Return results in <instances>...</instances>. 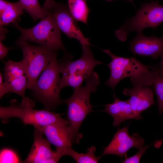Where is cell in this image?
<instances>
[{"instance_id":"6da1fadb","label":"cell","mask_w":163,"mask_h":163,"mask_svg":"<svg viewBox=\"0 0 163 163\" xmlns=\"http://www.w3.org/2000/svg\"><path fill=\"white\" fill-rule=\"evenodd\" d=\"M101 50L111 59V62L107 65L110 75L105 85L113 89L120 80L127 77L130 78L133 86H150L159 75L158 68L149 70L147 66L134 58L117 56L108 49Z\"/></svg>"},{"instance_id":"7a4b0ae2","label":"cell","mask_w":163,"mask_h":163,"mask_svg":"<svg viewBox=\"0 0 163 163\" xmlns=\"http://www.w3.org/2000/svg\"><path fill=\"white\" fill-rule=\"evenodd\" d=\"M84 86L74 90L72 95L62 101L67 105V118L71 130V142L78 143L82 135L79 132L80 127L87 116L91 111L93 106L90 101L91 92H95L99 84L98 74L94 71L85 79Z\"/></svg>"},{"instance_id":"3957f363","label":"cell","mask_w":163,"mask_h":163,"mask_svg":"<svg viewBox=\"0 0 163 163\" xmlns=\"http://www.w3.org/2000/svg\"><path fill=\"white\" fill-rule=\"evenodd\" d=\"M8 106L0 107V118L4 122L12 117L20 119L25 124L39 129L63 119L59 114L47 109H34L35 103L28 97L22 98L20 103L15 99L9 102Z\"/></svg>"},{"instance_id":"277c9868","label":"cell","mask_w":163,"mask_h":163,"mask_svg":"<svg viewBox=\"0 0 163 163\" xmlns=\"http://www.w3.org/2000/svg\"><path fill=\"white\" fill-rule=\"evenodd\" d=\"M47 11L48 14L40 18V22L32 27L22 28L16 22L14 25L20 31L21 36L27 41L55 50H62L64 52L65 55L70 54L67 53L62 43L61 31L54 16Z\"/></svg>"},{"instance_id":"5b68a950","label":"cell","mask_w":163,"mask_h":163,"mask_svg":"<svg viewBox=\"0 0 163 163\" xmlns=\"http://www.w3.org/2000/svg\"><path fill=\"white\" fill-rule=\"evenodd\" d=\"M60 74L56 57L42 72L31 90L40 102L50 110L63 102L60 97Z\"/></svg>"},{"instance_id":"8992f818","label":"cell","mask_w":163,"mask_h":163,"mask_svg":"<svg viewBox=\"0 0 163 163\" xmlns=\"http://www.w3.org/2000/svg\"><path fill=\"white\" fill-rule=\"evenodd\" d=\"M21 49L23 59L26 63L28 89L32 90L40 74L50 62L57 57L58 50L42 46L30 44L21 36L16 42Z\"/></svg>"},{"instance_id":"52a82bcc","label":"cell","mask_w":163,"mask_h":163,"mask_svg":"<svg viewBox=\"0 0 163 163\" xmlns=\"http://www.w3.org/2000/svg\"><path fill=\"white\" fill-rule=\"evenodd\" d=\"M163 22V6L158 1L143 4L132 18L123 24L115 33L117 38L124 41L129 34L142 33L146 28H155Z\"/></svg>"},{"instance_id":"ba28073f","label":"cell","mask_w":163,"mask_h":163,"mask_svg":"<svg viewBox=\"0 0 163 163\" xmlns=\"http://www.w3.org/2000/svg\"><path fill=\"white\" fill-rule=\"evenodd\" d=\"M54 16L61 31L70 38H74L82 47L91 45L89 40L85 37L71 14L68 6L53 0H46L42 7Z\"/></svg>"},{"instance_id":"9c48e42d","label":"cell","mask_w":163,"mask_h":163,"mask_svg":"<svg viewBox=\"0 0 163 163\" xmlns=\"http://www.w3.org/2000/svg\"><path fill=\"white\" fill-rule=\"evenodd\" d=\"M4 71L5 94L12 92L22 98L25 97V91L28 89V78L25 60L15 62L9 60L5 62Z\"/></svg>"},{"instance_id":"30bf717a","label":"cell","mask_w":163,"mask_h":163,"mask_svg":"<svg viewBox=\"0 0 163 163\" xmlns=\"http://www.w3.org/2000/svg\"><path fill=\"white\" fill-rule=\"evenodd\" d=\"M56 148L58 158L68 155L72 148L71 130L68 121L63 119L39 128Z\"/></svg>"},{"instance_id":"8fae6325","label":"cell","mask_w":163,"mask_h":163,"mask_svg":"<svg viewBox=\"0 0 163 163\" xmlns=\"http://www.w3.org/2000/svg\"><path fill=\"white\" fill-rule=\"evenodd\" d=\"M90 45L82 47V54L78 59L72 61V59L64 56L62 60L58 61L60 72L62 75H82L87 78L96 66L103 63L94 59Z\"/></svg>"},{"instance_id":"7c38bea8","label":"cell","mask_w":163,"mask_h":163,"mask_svg":"<svg viewBox=\"0 0 163 163\" xmlns=\"http://www.w3.org/2000/svg\"><path fill=\"white\" fill-rule=\"evenodd\" d=\"M144 140L136 133L129 136L128 126L118 128L112 140L106 147L100 156L113 154L121 159L123 156L127 157V153L131 148L135 147L140 150L143 146Z\"/></svg>"},{"instance_id":"4fadbf2b","label":"cell","mask_w":163,"mask_h":163,"mask_svg":"<svg viewBox=\"0 0 163 163\" xmlns=\"http://www.w3.org/2000/svg\"><path fill=\"white\" fill-rule=\"evenodd\" d=\"M39 129L36 128L33 133L34 142L26 158L22 163H57L60 160L56 152H53L51 143L43 137Z\"/></svg>"},{"instance_id":"5bb4252c","label":"cell","mask_w":163,"mask_h":163,"mask_svg":"<svg viewBox=\"0 0 163 163\" xmlns=\"http://www.w3.org/2000/svg\"><path fill=\"white\" fill-rule=\"evenodd\" d=\"M129 50L135 54L158 58L163 50V32L160 37H146L142 33H138L131 41Z\"/></svg>"},{"instance_id":"9a60e30c","label":"cell","mask_w":163,"mask_h":163,"mask_svg":"<svg viewBox=\"0 0 163 163\" xmlns=\"http://www.w3.org/2000/svg\"><path fill=\"white\" fill-rule=\"evenodd\" d=\"M126 96H130L129 102L133 111L136 114L140 113L151 105L155 104L154 93L149 87L133 86L125 88L123 91Z\"/></svg>"},{"instance_id":"2e32d148","label":"cell","mask_w":163,"mask_h":163,"mask_svg":"<svg viewBox=\"0 0 163 163\" xmlns=\"http://www.w3.org/2000/svg\"><path fill=\"white\" fill-rule=\"evenodd\" d=\"M114 101L111 104L104 105L102 111L111 115L113 118L114 126L119 127L122 122L130 119L139 120L142 119L141 115L136 114L132 110L129 99L126 101L120 100L113 94Z\"/></svg>"},{"instance_id":"e0dca14e","label":"cell","mask_w":163,"mask_h":163,"mask_svg":"<svg viewBox=\"0 0 163 163\" xmlns=\"http://www.w3.org/2000/svg\"><path fill=\"white\" fill-rule=\"evenodd\" d=\"M24 8L20 1L15 2L0 0V26L15 23L24 12Z\"/></svg>"},{"instance_id":"ac0fdd59","label":"cell","mask_w":163,"mask_h":163,"mask_svg":"<svg viewBox=\"0 0 163 163\" xmlns=\"http://www.w3.org/2000/svg\"><path fill=\"white\" fill-rule=\"evenodd\" d=\"M87 0H68V7L70 12L76 21L87 24L90 12Z\"/></svg>"},{"instance_id":"d6986e66","label":"cell","mask_w":163,"mask_h":163,"mask_svg":"<svg viewBox=\"0 0 163 163\" xmlns=\"http://www.w3.org/2000/svg\"><path fill=\"white\" fill-rule=\"evenodd\" d=\"M25 10L34 21L41 18L48 14V12L41 7L38 0H20Z\"/></svg>"},{"instance_id":"ffe728a7","label":"cell","mask_w":163,"mask_h":163,"mask_svg":"<svg viewBox=\"0 0 163 163\" xmlns=\"http://www.w3.org/2000/svg\"><path fill=\"white\" fill-rule=\"evenodd\" d=\"M96 147L92 146L87 149L85 153H79L75 151L72 148L69 151L68 155L72 156L78 163H97L101 157H96L94 155Z\"/></svg>"},{"instance_id":"44dd1931","label":"cell","mask_w":163,"mask_h":163,"mask_svg":"<svg viewBox=\"0 0 163 163\" xmlns=\"http://www.w3.org/2000/svg\"><path fill=\"white\" fill-rule=\"evenodd\" d=\"M153 85L157 97L159 113L161 114L163 110V76L159 75Z\"/></svg>"},{"instance_id":"7402d4cb","label":"cell","mask_w":163,"mask_h":163,"mask_svg":"<svg viewBox=\"0 0 163 163\" xmlns=\"http://www.w3.org/2000/svg\"><path fill=\"white\" fill-rule=\"evenodd\" d=\"M0 157V163L21 162L16 153L9 149H5L2 150Z\"/></svg>"},{"instance_id":"603a6c76","label":"cell","mask_w":163,"mask_h":163,"mask_svg":"<svg viewBox=\"0 0 163 163\" xmlns=\"http://www.w3.org/2000/svg\"><path fill=\"white\" fill-rule=\"evenodd\" d=\"M148 145L142 148L135 155L129 157H125L124 159L122 161L123 163H139L140 162V158L146 150L149 147Z\"/></svg>"},{"instance_id":"cb8c5ba5","label":"cell","mask_w":163,"mask_h":163,"mask_svg":"<svg viewBox=\"0 0 163 163\" xmlns=\"http://www.w3.org/2000/svg\"><path fill=\"white\" fill-rule=\"evenodd\" d=\"M2 40H0V59L2 60L7 56L9 50L12 48L8 47L5 46L2 43Z\"/></svg>"},{"instance_id":"d4e9b609","label":"cell","mask_w":163,"mask_h":163,"mask_svg":"<svg viewBox=\"0 0 163 163\" xmlns=\"http://www.w3.org/2000/svg\"><path fill=\"white\" fill-rule=\"evenodd\" d=\"M3 78L2 73H0V97H2L5 94V86L3 82Z\"/></svg>"},{"instance_id":"484cf974","label":"cell","mask_w":163,"mask_h":163,"mask_svg":"<svg viewBox=\"0 0 163 163\" xmlns=\"http://www.w3.org/2000/svg\"><path fill=\"white\" fill-rule=\"evenodd\" d=\"M161 61L159 63V68H158L159 75L163 76V50L160 56Z\"/></svg>"},{"instance_id":"4316f807","label":"cell","mask_w":163,"mask_h":163,"mask_svg":"<svg viewBox=\"0 0 163 163\" xmlns=\"http://www.w3.org/2000/svg\"><path fill=\"white\" fill-rule=\"evenodd\" d=\"M7 31L8 30L3 26H0V40H2L4 39Z\"/></svg>"},{"instance_id":"83f0119b","label":"cell","mask_w":163,"mask_h":163,"mask_svg":"<svg viewBox=\"0 0 163 163\" xmlns=\"http://www.w3.org/2000/svg\"><path fill=\"white\" fill-rule=\"evenodd\" d=\"M108 0V1H111V0ZM128 0L129 1H130V2H132L134 0Z\"/></svg>"},{"instance_id":"f1b7e54d","label":"cell","mask_w":163,"mask_h":163,"mask_svg":"<svg viewBox=\"0 0 163 163\" xmlns=\"http://www.w3.org/2000/svg\"></svg>"}]
</instances>
